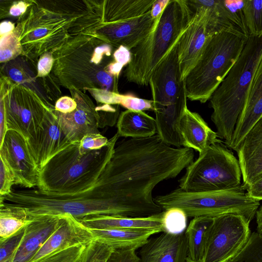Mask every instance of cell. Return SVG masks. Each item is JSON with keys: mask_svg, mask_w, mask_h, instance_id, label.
<instances>
[{"mask_svg": "<svg viewBox=\"0 0 262 262\" xmlns=\"http://www.w3.org/2000/svg\"><path fill=\"white\" fill-rule=\"evenodd\" d=\"M119 138L116 133L105 146L85 154L79 152V142L71 144L39 170L37 190L46 194L64 195L88 189L111 160Z\"/></svg>", "mask_w": 262, "mask_h": 262, "instance_id": "cell-1", "label": "cell"}, {"mask_svg": "<svg viewBox=\"0 0 262 262\" xmlns=\"http://www.w3.org/2000/svg\"><path fill=\"white\" fill-rule=\"evenodd\" d=\"M261 57L262 36H250L238 59L209 99L211 120L227 147Z\"/></svg>", "mask_w": 262, "mask_h": 262, "instance_id": "cell-2", "label": "cell"}, {"mask_svg": "<svg viewBox=\"0 0 262 262\" xmlns=\"http://www.w3.org/2000/svg\"><path fill=\"white\" fill-rule=\"evenodd\" d=\"M193 15L187 0H169L154 30L130 50L131 60L124 71L127 81L149 84L152 73L178 42Z\"/></svg>", "mask_w": 262, "mask_h": 262, "instance_id": "cell-3", "label": "cell"}, {"mask_svg": "<svg viewBox=\"0 0 262 262\" xmlns=\"http://www.w3.org/2000/svg\"><path fill=\"white\" fill-rule=\"evenodd\" d=\"M178 42L153 71L149 84L157 134L166 144L180 147L179 124L187 108V98L184 81L181 77Z\"/></svg>", "mask_w": 262, "mask_h": 262, "instance_id": "cell-4", "label": "cell"}, {"mask_svg": "<svg viewBox=\"0 0 262 262\" xmlns=\"http://www.w3.org/2000/svg\"><path fill=\"white\" fill-rule=\"evenodd\" d=\"M248 38L227 32L211 36L184 79L187 99L209 100L241 55Z\"/></svg>", "mask_w": 262, "mask_h": 262, "instance_id": "cell-5", "label": "cell"}, {"mask_svg": "<svg viewBox=\"0 0 262 262\" xmlns=\"http://www.w3.org/2000/svg\"><path fill=\"white\" fill-rule=\"evenodd\" d=\"M243 187L228 190L190 192L179 188L154 198L163 210L178 208L188 217H215L227 213H236L249 222L254 217L259 201L247 195Z\"/></svg>", "mask_w": 262, "mask_h": 262, "instance_id": "cell-6", "label": "cell"}, {"mask_svg": "<svg viewBox=\"0 0 262 262\" xmlns=\"http://www.w3.org/2000/svg\"><path fill=\"white\" fill-rule=\"evenodd\" d=\"M238 160L222 141L211 145L193 161L179 180V188L186 191H214L242 187Z\"/></svg>", "mask_w": 262, "mask_h": 262, "instance_id": "cell-7", "label": "cell"}, {"mask_svg": "<svg viewBox=\"0 0 262 262\" xmlns=\"http://www.w3.org/2000/svg\"><path fill=\"white\" fill-rule=\"evenodd\" d=\"M3 88L1 109L5 114L7 129L14 130L24 137L31 155L46 110L54 106L20 83H10Z\"/></svg>", "mask_w": 262, "mask_h": 262, "instance_id": "cell-8", "label": "cell"}, {"mask_svg": "<svg viewBox=\"0 0 262 262\" xmlns=\"http://www.w3.org/2000/svg\"><path fill=\"white\" fill-rule=\"evenodd\" d=\"M250 223L236 213L214 217L203 262H227L235 256L250 238Z\"/></svg>", "mask_w": 262, "mask_h": 262, "instance_id": "cell-9", "label": "cell"}, {"mask_svg": "<svg viewBox=\"0 0 262 262\" xmlns=\"http://www.w3.org/2000/svg\"><path fill=\"white\" fill-rule=\"evenodd\" d=\"M193 13L191 20L178 42L179 62L182 81L200 57L209 38L214 34L208 26L207 10L187 0Z\"/></svg>", "mask_w": 262, "mask_h": 262, "instance_id": "cell-10", "label": "cell"}, {"mask_svg": "<svg viewBox=\"0 0 262 262\" xmlns=\"http://www.w3.org/2000/svg\"><path fill=\"white\" fill-rule=\"evenodd\" d=\"M0 156L14 173L15 185L28 188L37 187L39 171L20 134L8 130L0 143Z\"/></svg>", "mask_w": 262, "mask_h": 262, "instance_id": "cell-11", "label": "cell"}, {"mask_svg": "<svg viewBox=\"0 0 262 262\" xmlns=\"http://www.w3.org/2000/svg\"><path fill=\"white\" fill-rule=\"evenodd\" d=\"M158 18L154 19L150 10L132 19L101 23L96 26V31L93 33L116 49L123 46L131 50L154 30Z\"/></svg>", "mask_w": 262, "mask_h": 262, "instance_id": "cell-12", "label": "cell"}, {"mask_svg": "<svg viewBox=\"0 0 262 262\" xmlns=\"http://www.w3.org/2000/svg\"><path fill=\"white\" fill-rule=\"evenodd\" d=\"M94 240L91 231L69 214L60 222L29 262H37L49 255L77 246H86Z\"/></svg>", "mask_w": 262, "mask_h": 262, "instance_id": "cell-13", "label": "cell"}, {"mask_svg": "<svg viewBox=\"0 0 262 262\" xmlns=\"http://www.w3.org/2000/svg\"><path fill=\"white\" fill-rule=\"evenodd\" d=\"M246 0H206L209 26L216 33L224 31L249 38L244 8Z\"/></svg>", "mask_w": 262, "mask_h": 262, "instance_id": "cell-14", "label": "cell"}, {"mask_svg": "<svg viewBox=\"0 0 262 262\" xmlns=\"http://www.w3.org/2000/svg\"><path fill=\"white\" fill-rule=\"evenodd\" d=\"M76 109L69 114L53 112L66 135L72 143L79 142L89 133H100L99 116L93 102L88 96H73Z\"/></svg>", "mask_w": 262, "mask_h": 262, "instance_id": "cell-15", "label": "cell"}, {"mask_svg": "<svg viewBox=\"0 0 262 262\" xmlns=\"http://www.w3.org/2000/svg\"><path fill=\"white\" fill-rule=\"evenodd\" d=\"M53 110L48 108L46 110L42 129L32 153L39 171L56 155L73 143L62 130Z\"/></svg>", "mask_w": 262, "mask_h": 262, "instance_id": "cell-16", "label": "cell"}, {"mask_svg": "<svg viewBox=\"0 0 262 262\" xmlns=\"http://www.w3.org/2000/svg\"><path fill=\"white\" fill-rule=\"evenodd\" d=\"M188 247L185 232H162L149 238L140 248V262H187Z\"/></svg>", "mask_w": 262, "mask_h": 262, "instance_id": "cell-17", "label": "cell"}, {"mask_svg": "<svg viewBox=\"0 0 262 262\" xmlns=\"http://www.w3.org/2000/svg\"><path fill=\"white\" fill-rule=\"evenodd\" d=\"M261 117L262 57L251 81L232 139L227 147L235 151L247 133Z\"/></svg>", "mask_w": 262, "mask_h": 262, "instance_id": "cell-18", "label": "cell"}, {"mask_svg": "<svg viewBox=\"0 0 262 262\" xmlns=\"http://www.w3.org/2000/svg\"><path fill=\"white\" fill-rule=\"evenodd\" d=\"M235 151L245 189L262 174V117L247 133Z\"/></svg>", "mask_w": 262, "mask_h": 262, "instance_id": "cell-19", "label": "cell"}, {"mask_svg": "<svg viewBox=\"0 0 262 262\" xmlns=\"http://www.w3.org/2000/svg\"><path fill=\"white\" fill-rule=\"evenodd\" d=\"M62 215L33 219L25 228L23 237L11 262H29L58 226Z\"/></svg>", "mask_w": 262, "mask_h": 262, "instance_id": "cell-20", "label": "cell"}, {"mask_svg": "<svg viewBox=\"0 0 262 262\" xmlns=\"http://www.w3.org/2000/svg\"><path fill=\"white\" fill-rule=\"evenodd\" d=\"M179 130L182 146L194 150L199 155L205 152L211 145L222 142L216 132L211 129L203 118L188 108L180 120Z\"/></svg>", "mask_w": 262, "mask_h": 262, "instance_id": "cell-21", "label": "cell"}, {"mask_svg": "<svg viewBox=\"0 0 262 262\" xmlns=\"http://www.w3.org/2000/svg\"><path fill=\"white\" fill-rule=\"evenodd\" d=\"M163 213L164 211L156 215L142 217L97 215L76 219L90 229L150 230L158 233L164 232Z\"/></svg>", "mask_w": 262, "mask_h": 262, "instance_id": "cell-22", "label": "cell"}, {"mask_svg": "<svg viewBox=\"0 0 262 262\" xmlns=\"http://www.w3.org/2000/svg\"><path fill=\"white\" fill-rule=\"evenodd\" d=\"M88 229L92 232L94 240L103 243L114 249L137 250L140 248L150 236L157 233L150 230Z\"/></svg>", "mask_w": 262, "mask_h": 262, "instance_id": "cell-23", "label": "cell"}, {"mask_svg": "<svg viewBox=\"0 0 262 262\" xmlns=\"http://www.w3.org/2000/svg\"><path fill=\"white\" fill-rule=\"evenodd\" d=\"M119 137L144 138L157 133L155 118L143 111L126 110L122 112L117 122Z\"/></svg>", "mask_w": 262, "mask_h": 262, "instance_id": "cell-24", "label": "cell"}, {"mask_svg": "<svg viewBox=\"0 0 262 262\" xmlns=\"http://www.w3.org/2000/svg\"><path fill=\"white\" fill-rule=\"evenodd\" d=\"M155 1H104L101 23L123 21L140 16L150 10Z\"/></svg>", "mask_w": 262, "mask_h": 262, "instance_id": "cell-25", "label": "cell"}, {"mask_svg": "<svg viewBox=\"0 0 262 262\" xmlns=\"http://www.w3.org/2000/svg\"><path fill=\"white\" fill-rule=\"evenodd\" d=\"M214 218L199 216L191 220L185 231L188 247L187 259L193 262H203Z\"/></svg>", "mask_w": 262, "mask_h": 262, "instance_id": "cell-26", "label": "cell"}, {"mask_svg": "<svg viewBox=\"0 0 262 262\" xmlns=\"http://www.w3.org/2000/svg\"><path fill=\"white\" fill-rule=\"evenodd\" d=\"M33 221L21 206L0 199V241L16 234Z\"/></svg>", "mask_w": 262, "mask_h": 262, "instance_id": "cell-27", "label": "cell"}, {"mask_svg": "<svg viewBox=\"0 0 262 262\" xmlns=\"http://www.w3.org/2000/svg\"><path fill=\"white\" fill-rule=\"evenodd\" d=\"M244 13L250 36H262V0H246Z\"/></svg>", "mask_w": 262, "mask_h": 262, "instance_id": "cell-28", "label": "cell"}, {"mask_svg": "<svg viewBox=\"0 0 262 262\" xmlns=\"http://www.w3.org/2000/svg\"><path fill=\"white\" fill-rule=\"evenodd\" d=\"M227 262H262V235L252 232L244 247Z\"/></svg>", "mask_w": 262, "mask_h": 262, "instance_id": "cell-29", "label": "cell"}, {"mask_svg": "<svg viewBox=\"0 0 262 262\" xmlns=\"http://www.w3.org/2000/svg\"><path fill=\"white\" fill-rule=\"evenodd\" d=\"M187 217L184 211L178 208H171L164 210V232L173 234L184 232L187 228Z\"/></svg>", "mask_w": 262, "mask_h": 262, "instance_id": "cell-30", "label": "cell"}, {"mask_svg": "<svg viewBox=\"0 0 262 262\" xmlns=\"http://www.w3.org/2000/svg\"><path fill=\"white\" fill-rule=\"evenodd\" d=\"M114 250L103 243L93 240L86 247L82 262H107Z\"/></svg>", "mask_w": 262, "mask_h": 262, "instance_id": "cell-31", "label": "cell"}, {"mask_svg": "<svg viewBox=\"0 0 262 262\" xmlns=\"http://www.w3.org/2000/svg\"><path fill=\"white\" fill-rule=\"evenodd\" d=\"M86 246L72 247L45 257L37 262H82Z\"/></svg>", "mask_w": 262, "mask_h": 262, "instance_id": "cell-32", "label": "cell"}, {"mask_svg": "<svg viewBox=\"0 0 262 262\" xmlns=\"http://www.w3.org/2000/svg\"><path fill=\"white\" fill-rule=\"evenodd\" d=\"M116 104L121 105L127 110L154 111V104L152 100L140 98L133 94L118 93L116 96Z\"/></svg>", "mask_w": 262, "mask_h": 262, "instance_id": "cell-33", "label": "cell"}, {"mask_svg": "<svg viewBox=\"0 0 262 262\" xmlns=\"http://www.w3.org/2000/svg\"><path fill=\"white\" fill-rule=\"evenodd\" d=\"M22 49L20 42L14 33L12 32L1 37V62H5L16 57L21 53Z\"/></svg>", "mask_w": 262, "mask_h": 262, "instance_id": "cell-34", "label": "cell"}, {"mask_svg": "<svg viewBox=\"0 0 262 262\" xmlns=\"http://www.w3.org/2000/svg\"><path fill=\"white\" fill-rule=\"evenodd\" d=\"M25 228L8 238L0 241V262H11L23 237Z\"/></svg>", "mask_w": 262, "mask_h": 262, "instance_id": "cell-35", "label": "cell"}, {"mask_svg": "<svg viewBox=\"0 0 262 262\" xmlns=\"http://www.w3.org/2000/svg\"><path fill=\"white\" fill-rule=\"evenodd\" d=\"M96 109L99 116V128L112 126L117 122L120 115L119 105L103 104Z\"/></svg>", "mask_w": 262, "mask_h": 262, "instance_id": "cell-36", "label": "cell"}, {"mask_svg": "<svg viewBox=\"0 0 262 262\" xmlns=\"http://www.w3.org/2000/svg\"><path fill=\"white\" fill-rule=\"evenodd\" d=\"M108 139L100 133H89L85 135L79 142V152L85 154L92 150H98L105 146Z\"/></svg>", "mask_w": 262, "mask_h": 262, "instance_id": "cell-37", "label": "cell"}, {"mask_svg": "<svg viewBox=\"0 0 262 262\" xmlns=\"http://www.w3.org/2000/svg\"><path fill=\"white\" fill-rule=\"evenodd\" d=\"M0 195L5 196L12 191L15 177L5 159L0 156Z\"/></svg>", "mask_w": 262, "mask_h": 262, "instance_id": "cell-38", "label": "cell"}, {"mask_svg": "<svg viewBox=\"0 0 262 262\" xmlns=\"http://www.w3.org/2000/svg\"><path fill=\"white\" fill-rule=\"evenodd\" d=\"M135 249H115L107 262H140Z\"/></svg>", "mask_w": 262, "mask_h": 262, "instance_id": "cell-39", "label": "cell"}, {"mask_svg": "<svg viewBox=\"0 0 262 262\" xmlns=\"http://www.w3.org/2000/svg\"><path fill=\"white\" fill-rule=\"evenodd\" d=\"M53 55L52 53H46L43 54L37 64V76L43 77L48 75L53 67Z\"/></svg>", "mask_w": 262, "mask_h": 262, "instance_id": "cell-40", "label": "cell"}, {"mask_svg": "<svg viewBox=\"0 0 262 262\" xmlns=\"http://www.w3.org/2000/svg\"><path fill=\"white\" fill-rule=\"evenodd\" d=\"M77 103L73 98L64 96L59 98L54 105V110L62 114H69L74 111Z\"/></svg>", "mask_w": 262, "mask_h": 262, "instance_id": "cell-41", "label": "cell"}, {"mask_svg": "<svg viewBox=\"0 0 262 262\" xmlns=\"http://www.w3.org/2000/svg\"><path fill=\"white\" fill-rule=\"evenodd\" d=\"M245 190L249 197L259 201L262 200V174L248 185Z\"/></svg>", "mask_w": 262, "mask_h": 262, "instance_id": "cell-42", "label": "cell"}, {"mask_svg": "<svg viewBox=\"0 0 262 262\" xmlns=\"http://www.w3.org/2000/svg\"><path fill=\"white\" fill-rule=\"evenodd\" d=\"M114 60L123 66H127L131 60L130 50L123 46H120L116 49L113 54Z\"/></svg>", "mask_w": 262, "mask_h": 262, "instance_id": "cell-43", "label": "cell"}, {"mask_svg": "<svg viewBox=\"0 0 262 262\" xmlns=\"http://www.w3.org/2000/svg\"><path fill=\"white\" fill-rule=\"evenodd\" d=\"M169 2V0H156L150 9V13L154 19L158 18L164 8Z\"/></svg>", "mask_w": 262, "mask_h": 262, "instance_id": "cell-44", "label": "cell"}, {"mask_svg": "<svg viewBox=\"0 0 262 262\" xmlns=\"http://www.w3.org/2000/svg\"><path fill=\"white\" fill-rule=\"evenodd\" d=\"M29 5L25 2H19L13 4L10 7L9 13L13 16H19L26 12Z\"/></svg>", "mask_w": 262, "mask_h": 262, "instance_id": "cell-45", "label": "cell"}, {"mask_svg": "<svg viewBox=\"0 0 262 262\" xmlns=\"http://www.w3.org/2000/svg\"><path fill=\"white\" fill-rule=\"evenodd\" d=\"M14 25L10 21H5L1 24V37L6 35L14 31Z\"/></svg>", "mask_w": 262, "mask_h": 262, "instance_id": "cell-46", "label": "cell"}, {"mask_svg": "<svg viewBox=\"0 0 262 262\" xmlns=\"http://www.w3.org/2000/svg\"><path fill=\"white\" fill-rule=\"evenodd\" d=\"M256 221L257 224V233L262 235V205L259 207L256 211Z\"/></svg>", "mask_w": 262, "mask_h": 262, "instance_id": "cell-47", "label": "cell"}, {"mask_svg": "<svg viewBox=\"0 0 262 262\" xmlns=\"http://www.w3.org/2000/svg\"><path fill=\"white\" fill-rule=\"evenodd\" d=\"M187 262H193V261H191V260H189L187 259Z\"/></svg>", "mask_w": 262, "mask_h": 262, "instance_id": "cell-48", "label": "cell"}]
</instances>
